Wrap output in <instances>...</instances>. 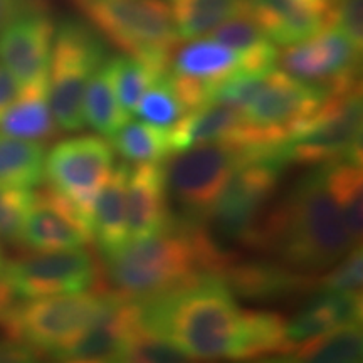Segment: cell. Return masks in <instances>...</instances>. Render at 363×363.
I'll list each match as a JSON object with an SVG mask.
<instances>
[{
    "label": "cell",
    "instance_id": "1",
    "mask_svg": "<svg viewBox=\"0 0 363 363\" xmlns=\"http://www.w3.org/2000/svg\"><path fill=\"white\" fill-rule=\"evenodd\" d=\"M247 246L262 249L305 274L328 269L357 246L331 197L323 167L301 177L264 212Z\"/></svg>",
    "mask_w": 363,
    "mask_h": 363
},
{
    "label": "cell",
    "instance_id": "2",
    "mask_svg": "<svg viewBox=\"0 0 363 363\" xmlns=\"http://www.w3.org/2000/svg\"><path fill=\"white\" fill-rule=\"evenodd\" d=\"M235 257L212 238L206 224L179 217L155 234L130 240L104 261L111 293L147 301L202 272H220Z\"/></svg>",
    "mask_w": 363,
    "mask_h": 363
},
{
    "label": "cell",
    "instance_id": "3",
    "mask_svg": "<svg viewBox=\"0 0 363 363\" xmlns=\"http://www.w3.org/2000/svg\"><path fill=\"white\" fill-rule=\"evenodd\" d=\"M138 306L143 328L170 340L190 360H239L246 310L217 272H202Z\"/></svg>",
    "mask_w": 363,
    "mask_h": 363
},
{
    "label": "cell",
    "instance_id": "4",
    "mask_svg": "<svg viewBox=\"0 0 363 363\" xmlns=\"http://www.w3.org/2000/svg\"><path fill=\"white\" fill-rule=\"evenodd\" d=\"M120 296L76 293L16 303L0 326L4 337L29 347L38 357H56L108 315Z\"/></svg>",
    "mask_w": 363,
    "mask_h": 363
},
{
    "label": "cell",
    "instance_id": "5",
    "mask_svg": "<svg viewBox=\"0 0 363 363\" xmlns=\"http://www.w3.org/2000/svg\"><path fill=\"white\" fill-rule=\"evenodd\" d=\"M271 150L234 142H208L182 150L167 165V187L182 219L206 224L227 182L242 163L269 155Z\"/></svg>",
    "mask_w": 363,
    "mask_h": 363
},
{
    "label": "cell",
    "instance_id": "6",
    "mask_svg": "<svg viewBox=\"0 0 363 363\" xmlns=\"http://www.w3.org/2000/svg\"><path fill=\"white\" fill-rule=\"evenodd\" d=\"M106 61L101 38L76 19H65L54 30L48 71L49 103L59 130L84 128V93L91 76Z\"/></svg>",
    "mask_w": 363,
    "mask_h": 363
},
{
    "label": "cell",
    "instance_id": "7",
    "mask_svg": "<svg viewBox=\"0 0 363 363\" xmlns=\"http://www.w3.org/2000/svg\"><path fill=\"white\" fill-rule=\"evenodd\" d=\"M94 29L131 56L169 66L179 43L170 9L162 0H71Z\"/></svg>",
    "mask_w": 363,
    "mask_h": 363
},
{
    "label": "cell",
    "instance_id": "8",
    "mask_svg": "<svg viewBox=\"0 0 363 363\" xmlns=\"http://www.w3.org/2000/svg\"><path fill=\"white\" fill-rule=\"evenodd\" d=\"M286 162L320 167L362 158V89L330 94L323 106L284 142Z\"/></svg>",
    "mask_w": 363,
    "mask_h": 363
},
{
    "label": "cell",
    "instance_id": "9",
    "mask_svg": "<svg viewBox=\"0 0 363 363\" xmlns=\"http://www.w3.org/2000/svg\"><path fill=\"white\" fill-rule=\"evenodd\" d=\"M286 165L284 148L242 163L227 182L207 217L212 238L247 246Z\"/></svg>",
    "mask_w": 363,
    "mask_h": 363
},
{
    "label": "cell",
    "instance_id": "10",
    "mask_svg": "<svg viewBox=\"0 0 363 363\" xmlns=\"http://www.w3.org/2000/svg\"><path fill=\"white\" fill-rule=\"evenodd\" d=\"M99 266L81 247L43 251L6 261L2 279L17 298L35 299L89 291L96 286Z\"/></svg>",
    "mask_w": 363,
    "mask_h": 363
},
{
    "label": "cell",
    "instance_id": "11",
    "mask_svg": "<svg viewBox=\"0 0 363 363\" xmlns=\"http://www.w3.org/2000/svg\"><path fill=\"white\" fill-rule=\"evenodd\" d=\"M113 169L111 145L98 135H81L54 145L45 155L44 177L49 187L69 199L91 220L94 201Z\"/></svg>",
    "mask_w": 363,
    "mask_h": 363
},
{
    "label": "cell",
    "instance_id": "12",
    "mask_svg": "<svg viewBox=\"0 0 363 363\" xmlns=\"http://www.w3.org/2000/svg\"><path fill=\"white\" fill-rule=\"evenodd\" d=\"M362 45L348 38L337 26L291 44L278 62L294 78L321 84L330 94L358 88Z\"/></svg>",
    "mask_w": 363,
    "mask_h": 363
},
{
    "label": "cell",
    "instance_id": "13",
    "mask_svg": "<svg viewBox=\"0 0 363 363\" xmlns=\"http://www.w3.org/2000/svg\"><path fill=\"white\" fill-rule=\"evenodd\" d=\"M328 96L330 93L321 84L272 69L240 113L249 125L288 140L323 106Z\"/></svg>",
    "mask_w": 363,
    "mask_h": 363
},
{
    "label": "cell",
    "instance_id": "14",
    "mask_svg": "<svg viewBox=\"0 0 363 363\" xmlns=\"http://www.w3.org/2000/svg\"><path fill=\"white\" fill-rule=\"evenodd\" d=\"M93 240L91 220L52 187L34 194L21 242L33 251L83 247Z\"/></svg>",
    "mask_w": 363,
    "mask_h": 363
},
{
    "label": "cell",
    "instance_id": "15",
    "mask_svg": "<svg viewBox=\"0 0 363 363\" xmlns=\"http://www.w3.org/2000/svg\"><path fill=\"white\" fill-rule=\"evenodd\" d=\"M143 331L138 301L120 296L103 320L54 358L74 363L130 362L133 343Z\"/></svg>",
    "mask_w": 363,
    "mask_h": 363
},
{
    "label": "cell",
    "instance_id": "16",
    "mask_svg": "<svg viewBox=\"0 0 363 363\" xmlns=\"http://www.w3.org/2000/svg\"><path fill=\"white\" fill-rule=\"evenodd\" d=\"M54 30L45 12L26 13L0 29V65L21 86L48 76Z\"/></svg>",
    "mask_w": 363,
    "mask_h": 363
},
{
    "label": "cell",
    "instance_id": "17",
    "mask_svg": "<svg viewBox=\"0 0 363 363\" xmlns=\"http://www.w3.org/2000/svg\"><path fill=\"white\" fill-rule=\"evenodd\" d=\"M247 13L281 45L301 43L335 24L331 0H247Z\"/></svg>",
    "mask_w": 363,
    "mask_h": 363
},
{
    "label": "cell",
    "instance_id": "18",
    "mask_svg": "<svg viewBox=\"0 0 363 363\" xmlns=\"http://www.w3.org/2000/svg\"><path fill=\"white\" fill-rule=\"evenodd\" d=\"M217 274L230 293L256 303L279 301L316 288V279L310 274L278 262L238 261L235 257Z\"/></svg>",
    "mask_w": 363,
    "mask_h": 363
},
{
    "label": "cell",
    "instance_id": "19",
    "mask_svg": "<svg viewBox=\"0 0 363 363\" xmlns=\"http://www.w3.org/2000/svg\"><path fill=\"white\" fill-rule=\"evenodd\" d=\"M126 214L130 240L155 234L174 219L169 208L165 167L160 162H145L130 167L126 180Z\"/></svg>",
    "mask_w": 363,
    "mask_h": 363
},
{
    "label": "cell",
    "instance_id": "20",
    "mask_svg": "<svg viewBox=\"0 0 363 363\" xmlns=\"http://www.w3.org/2000/svg\"><path fill=\"white\" fill-rule=\"evenodd\" d=\"M362 311L363 303L360 293L320 289V293L311 301H308L291 320H286V340H288L286 355L293 348L308 340L320 337L326 331L347 325H362Z\"/></svg>",
    "mask_w": 363,
    "mask_h": 363
},
{
    "label": "cell",
    "instance_id": "21",
    "mask_svg": "<svg viewBox=\"0 0 363 363\" xmlns=\"http://www.w3.org/2000/svg\"><path fill=\"white\" fill-rule=\"evenodd\" d=\"M244 121L238 108L222 101H207L185 111L179 121L169 126L172 153L208 142H238Z\"/></svg>",
    "mask_w": 363,
    "mask_h": 363
},
{
    "label": "cell",
    "instance_id": "22",
    "mask_svg": "<svg viewBox=\"0 0 363 363\" xmlns=\"http://www.w3.org/2000/svg\"><path fill=\"white\" fill-rule=\"evenodd\" d=\"M130 165L121 162L113 169L106 184L99 190L91 212V230L103 257L113 256L130 242L126 214V180Z\"/></svg>",
    "mask_w": 363,
    "mask_h": 363
},
{
    "label": "cell",
    "instance_id": "23",
    "mask_svg": "<svg viewBox=\"0 0 363 363\" xmlns=\"http://www.w3.org/2000/svg\"><path fill=\"white\" fill-rule=\"evenodd\" d=\"M0 131L33 142H49L59 133L49 103L48 76L21 86L16 103L0 118Z\"/></svg>",
    "mask_w": 363,
    "mask_h": 363
},
{
    "label": "cell",
    "instance_id": "24",
    "mask_svg": "<svg viewBox=\"0 0 363 363\" xmlns=\"http://www.w3.org/2000/svg\"><path fill=\"white\" fill-rule=\"evenodd\" d=\"M170 66L172 74L184 76V78L201 81L206 84L208 96L212 99V94L220 81L240 69V52L211 38H197L194 43L177 51L175 56L170 59Z\"/></svg>",
    "mask_w": 363,
    "mask_h": 363
},
{
    "label": "cell",
    "instance_id": "25",
    "mask_svg": "<svg viewBox=\"0 0 363 363\" xmlns=\"http://www.w3.org/2000/svg\"><path fill=\"white\" fill-rule=\"evenodd\" d=\"M83 111L84 123L108 138H111L130 120V113L118 98L110 59H106L91 76L86 86Z\"/></svg>",
    "mask_w": 363,
    "mask_h": 363
},
{
    "label": "cell",
    "instance_id": "26",
    "mask_svg": "<svg viewBox=\"0 0 363 363\" xmlns=\"http://www.w3.org/2000/svg\"><path fill=\"white\" fill-rule=\"evenodd\" d=\"M323 167L328 190L342 212L353 240L360 244L363 233V174L362 158L326 163Z\"/></svg>",
    "mask_w": 363,
    "mask_h": 363
},
{
    "label": "cell",
    "instance_id": "27",
    "mask_svg": "<svg viewBox=\"0 0 363 363\" xmlns=\"http://www.w3.org/2000/svg\"><path fill=\"white\" fill-rule=\"evenodd\" d=\"M44 165L43 143L0 131V187H38L44 180Z\"/></svg>",
    "mask_w": 363,
    "mask_h": 363
},
{
    "label": "cell",
    "instance_id": "28",
    "mask_svg": "<svg viewBox=\"0 0 363 363\" xmlns=\"http://www.w3.org/2000/svg\"><path fill=\"white\" fill-rule=\"evenodd\" d=\"M179 39H197L222 22L247 13V0H170Z\"/></svg>",
    "mask_w": 363,
    "mask_h": 363
},
{
    "label": "cell",
    "instance_id": "29",
    "mask_svg": "<svg viewBox=\"0 0 363 363\" xmlns=\"http://www.w3.org/2000/svg\"><path fill=\"white\" fill-rule=\"evenodd\" d=\"M363 355L360 325L340 326L293 348L284 357L286 362L316 363H355Z\"/></svg>",
    "mask_w": 363,
    "mask_h": 363
},
{
    "label": "cell",
    "instance_id": "30",
    "mask_svg": "<svg viewBox=\"0 0 363 363\" xmlns=\"http://www.w3.org/2000/svg\"><path fill=\"white\" fill-rule=\"evenodd\" d=\"M111 147L133 163L162 162L172 155L169 128L148 121H126L111 136Z\"/></svg>",
    "mask_w": 363,
    "mask_h": 363
},
{
    "label": "cell",
    "instance_id": "31",
    "mask_svg": "<svg viewBox=\"0 0 363 363\" xmlns=\"http://www.w3.org/2000/svg\"><path fill=\"white\" fill-rule=\"evenodd\" d=\"M110 65L118 98L130 115L135 113L143 94L170 71L169 66L157 65L131 54L111 57Z\"/></svg>",
    "mask_w": 363,
    "mask_h": 363
},
{
    "label": "cell",
    "instance_id": "32",
    "mask_svg": "<svg viewBox=\"0 0 363 363\" xmlns=\"http://www.w3.org/2000/svg\"><path fill=\"white\" fill-rule=\"evenodd\" d=\"M135 113L142 120L148 121V123L165 126V128H169L175 121L180 120L182 115L185 113V108L179 96H177L174 86L170 83L169 74L158 79L143 94Z\"/></svg>",
    "mask_w": 363,
    "mask_h": 363
},
{
    "label": "cell",
    "instance_id": "33",
    "mask_svg": "<svg viewBox=\"0 0 363 363\" xmlns=\"http://www.w3.org/2000/svg\"><path fill=\"white\" fill-rule=\"evenodd\" d=\"M30 189L0 187V240L21 244L26 217L33 206Z\"/></svg>",
    "mask_w": 363,
    "mask_h": 363
},
{
    "label": "cell",
    "instance_id": "34",
    "mask_svg": "<svg viewBox=\"0 0 363 363\" xmlns=\"http://www.w3.org/2000/svg\"><path fill=\"white\" fill-rule=\"evenodd\" d=\"M328 269L325 276L316 279V288L321 291L360 293L363 281V252L360 244L353 246Z\"/></svg>",
    "mask_w": 363,
    "mask_h": 363
},
{
    "label": "cell",
    "instance_id": "35",
    "mask_svg": "<svg viewBox=\"0 0 363 363\" xmlns=\"http://www.w3.org/2000/svg\"><path fill=\"white\" fill-rule=\"evenodd\" d=\"M207 35L238 52L249 51V49L269 40L249 13H242V16L222 22Z\"/></svg>",
    "mask_w": 363,
    "mask_h": 363
},
{
    "label": "cell",
    "instance_id": "36",
    "mask_svg": "<svg viewBox=\"0 0 363 363\" xmlns=\"http://www.w3.org/2000/svg\"><path fill=\"white\" fill-rule=\"evenodd\" d=\"M190 358L170 340L148 333L147 330L136 338L130 353V362L142 363H177L189 362Z\"/></svg>",
    "mask_w": 363,
    "mask_h": 363
},
{
    "label": "cell",
    "instance_id": "37",
    "mask_svg": "<svg viewBox=\"0 0 363 363\" xmlns=\"http://www.w3.org/2000/svg\"><path fill=\"white\" fill-rule=\"evenodd\" d=\"M350 38L353 43H363L362 0H338L335 2V24Z\"/></svg>",
    "mask_w": 363,
    "mask_h": 363
},
{
    "label": "cell",
    "instance_id": "38",
    "mask_svg": "<svg viewBox=\"0 0 363 363\" xmlns=\"http://www.w3.org/2000/svg\"><path fill=\"white\" fill-rule=\"evenodd\" d=\"M45 11V0H0V29L26 13Z\"/></svg>",
    "mask_w": 363,
    "mask_h": 363
},
{
    "label": "cell",
    "instance_id": "39",
    "mask_svg": "<svg viewBox=\"0 0 363 363\" xmlns=\"http://www.w3.org/2000/svg\"><path fill=\"white\" fill-rule=\"evenodd\" d=\"M21 93V84L6 67L0 65V118L16 103Z\"/></svg>",
    "mask_w": 363,
    "mask_h": 363
},
{
    "label": "cell",
    "instance_id": "40",
    "mask_svg": "<svg viewBox=\"0 0 363 363\" xmlns=\"http://www.w3.org/2000/svg\"><path fill=\"white\" fill-rule=\"evenodd\" d=\"M16 293L12 291V288L7 284V281L0 278V326L4 325L7 316L11 315L12 308L16 306Z\"/></svg>",
    "mask_w": 363,
    "mask_h": 363
},
{
    "label": "cell",
    "instance_id": "41",
    "mask_svg": "<svg viewBox=\"0 0 363 363\" xmlns=\"http://www.w3.org/2000/svg\"><path fill=\"white\" fill-rule=\"evenodd\" d=\"M4 266H6V257H4V254H2V249H0V278H2Z\"/></svg>",
    "mask_w": 363,
    "mask_h": 363
},
{
    "label": "cell",
    "instance_id": "42",
    "mask_svg": "<svg viewBox=\"0 0 363 363\" xmlns=\"http://www.w3.org/2000/svg\"><path fill=\"white\" fill-rule=\"evenodd\" d=\"M331 2H333V4H335V2H338V0H331Z\"/></svg>",
    "mask_w": 363,
    "mask_h": 363
}]
</instances>
